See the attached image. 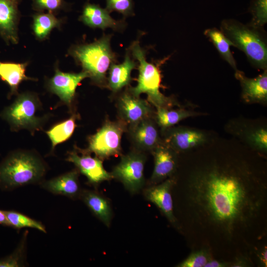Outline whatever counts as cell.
Masks as SVG:
<instances>
[{"instance_id": "obj_1", "label": "cell", "mask_w": 267, "mask_h": 267, "mask_svg": "<svg viewBox=\"0 0 267 267\" xmlns=\"http://www.w3.org/2000/svg\"><path fill=\"white\" fill-rule=\"evenodd\" d=\"M184 155L179 232L214 258L250 253L267 233L265 156L239 140L211 138Z\"/></svg>"}, {"instance_id": "obj_2", "label": "cell", "mask_w": 267, "mask_h": 267, "mask_svg": "<svg viewBox=\"0 0 267 267\" xmlns=\"http://www.w3.org/2000/svg\"><path fill=\"white\" fill-rule=\"evenodd\" d=\"M111 35H104L92 43L73 45L68 50V54L98 85L104 83L107 71L117 60V55L111 48Z\"/></svg>"}, {"instance_id": "obj_3", "label": "cell", "mask_w": 267, "mask_h": 267, "mask_svg": "<svg viewBox=\"0 0 267 267\" xmlns=\"http://www.w3.org/2000/svg\"><path fill=\"white\" fill-rule=\"evenodd\" d=\"M46 166L37 155L21 151L9 155L0 165V185L12 189L42 182Z\"/></svg>"}, {"instance_id": "obj_4", "label": "cell", "mask_w": 267, "mask_h": 267, "mask_svg": "<svg viewBox=\"0 0 267 267\" xmlns=\"http://www.w3.org/2000/svg\"><path fill=\"white\" fill-rule=\"evenodd\" d=\"M221 31L234 46L244 52L254 66L267 69V42L261 29L234 19H224L221 23Z\"/></svg>"}, {"instance_id": "obj_5", "label": "cell", "mask_w": 267, "mask_h": 267, "mask_svg": "<svg viewBox=\"0 0 267 267\" xmlns=\"http://www.w3.org/2000/svg\"><path fill=\"white\" fill-rule=\"evenodd\" d=\"M129 50L132 57L138 61L139 72L137 85L131 88L130 92L136 96L146 93L149 101L156 108H169L174 102L160 91L161 77L158 66L147 62L145 50L141 47L138 41H134Z\"/></svg>"}, {"instance_id": "obj_6", "label": "cell", "mask_w": 267, "mask_h": 267, "mask_svg": "<svg viewBox=\"0 0 267 267\" xmlns=\"http://www.w3.org/2000/svg\"><path fill=\"white\" fill-rule=\"evenodd\" d=\"M41 106L37 94L25 92L18 94L14 102L3 111L2 117L14 131L26 129L34 133L41 128L45 119V116L36 115Z\"/></svg>"}, {"instance_id": "obj_7", "label": "cell", "mask_w": 267, "mask_h": 267, "mask_svg": "<svg viewBox=\"0 0 267 267\" xmlns=\"http://www.w3.org/2000/svg\"><path fill=\"white\" fill-rule=\"evenodd\" d=\"M145 161V157L141 153H129L121 157L120 162L114 167L111 174L113 178L121 181L130 192L137 193L144 184Z\"/></svg>"}, {"instance_id": "obj_8", "label": "cell", "mask_w": 267, "mask_h": 267, "mask_svg": "<svg viewBox=\"0 0 267 267\" xmlns=\"http://www.w3.org/2000/svg\"><path fill=\"white\" fill-rule=\"evenodd\" d=\"M124 130L121 123L106 122L89 138L88 151L93 152L101 159L118 155Z\"/></svg>"}, {"instance_id": "obj_9", "label": "cell", "mask_w": 267, "mask_h": 267, "mask_svg": "<svg viewBox=\"0 0 267 267\" xmlns=\"http://www.w3.org/2000/svg\"><path fill=\"white\" fill-rule=\"evenodd\" d=\"M175 183L174 176L164 181L145 189V199L153 203L166 217L170 224L179 232L178 222L174 213L172 190Z\"/></svg>"}, {"instance_id": "obj_10", "label": "cell", "mask_w": 267, "mask_h": 267, "mask_svg": "<svg viewBox=\"0 0 267 267\" xmlns=\"http://www.w3.org/2000/svg\"><path fill=\"white\" fill-rule=\"evenodd\" d=\"M89 78L87 72L66 73L61 71L56 65L53 76L46 81V88L51 93L56 94L61 101L70 105L74 98L76 90L81 82Z\"/></svg>"}, {"instance_id": "obj_11", "label": "cell", "mask_w": 267, "mask_h": 267, "mask_svg": "<svg viewBox=\"0 0 267 267\" xmlns=\"http://www.w3.org/2000/svg\"><path fill=\"white\" fill-rule=\"evenodd\" d=\"M210 139L207 134L201 130L178 127L168 131L165 144L179 154L199 147Z\"/></svg>"}, {"instance_id": "obj_12", "label": "cell", "mask_w": 267, "mask_h": 267, "mask_svg": "<svg viewBox=\"0 0 267 267\" xmlns=\"http://www.w3.org/2000/svg\"><path fill=\"white\" fill-rule=\"evenodd\" d=\"M20 0H0V37L9 45L19 43Z\"/></svg>"}, {"instance_id": "obj_13", "label": "cell", "mask_w": 267, "mask_h": 267, "mask_svg": "<svg viewBox=\"0 0 267 267\" xmlns=\"http://www.w3.org/2000/svg\"><path fill=\"white\" fill-rule=\"evenodd\" d=\"M154 166L150 180V185L158 184L172 177L176 172L178 154L162 143L152 150Z\"/></svg>"}, {"instance_id": "obj_14", "label": "cell", "mask_w": 267, "mask_h": 267, "mask_svg": "<svg viewBox=\"0 0 267 267\" xmlns=\"http://www.w3.org/2000/svg\"><path fill=\"white\" fill-rule=\"evenodd\" d=\"M66 160L73 163L77 170L86 177L88 183L92 185L96 186L113 178L111 173L104 168L101 159L97 157H93L87 154L80 156L76 152L72 151L68 154Z\"/></svg>"}, {"instance_id": "obj_15", "label": "cell", "mask_w": 267, "mask_h": 267, "mask_svg": "<svg viewBox=\"0 0 267 267\" xmlns=\"http://www.w3.org/2000/svg\"><path fill=\"white\" fill-rule=\"evenodd\" d=\"M235 76L239 81L242 88L241 97L246 103H262L267 102V71L255 78H249L239 70Z\"/></svg>"}, {"instance_id": "obj_16", "label": "cell", "mask_w": 267, "mask_h": 267, "mask_svg": "<svg viewBox=\"0 0 267 267\" xmlns=\"http://www.w3.org/2000/svg\"><path fill=\"white\" fill-rule=\"evenodd\" d=\"M79 20L91 28L104 30L110 28L119 31L124 29L125 27L124 21L114 19L106 8L89 2L84 5Z\"/></svg>"}, {"instance_id": "obj_17", "label": "cell", "mask_w": 267, "mask_h": 267, "mask_svg": "<svg viewBox=\"0 0 267 267\" xmlns=\"http://www.w3.org/2000/svg\"><path fill=\"white\" fill-rule=\"evenodd\" d=\"M119 110L122 118L134 125L148 118L152 112L149 104L129 92L123 93L118 101Z\"/></svg>"}, {"instance_id": "obj_18", "label": "cell", "mask_w": 267, "mask_h": 267, "mask_svg": "<svg viewBox=\"0 0 267 267\" xmlns=\"http://www.w3.org/2000/svg\"><path fill=\"white\" fill-rule=\"evenodd\" d=\"M79 171L73 170L48 180L41 182V186L49 192L72 199L80 198L82 193Z\"/></svg>"}, {"instance_id": "obj_19", "label": "cell", "mask_w": 267, "mask_h": 267, "mask_svg": "<svg viewBox=\"0 0 267 267\" xmlns=\"http://www.w3.org/2000/svg\"><path fill=\"white\" fill-rule=\"evenodd\" d=\"M130 52L127 51L124 61L119 64L112 63L109 68L108 85L114 92L120 91L131 81V73L137 65Z\"/></svg>"}, {"instance_id": "obj_20", "label": "cell", "mask_w": 267, "mask_h": 267, "mask_svg": "<svg viewBox=\"0 0 267 267\" xmlns=\"http://www.w3.org/2000/svg\"><path fill=\"white\" fill-rule=\"evenodd\" d=\"M29 62L15 63L0 60V79L9 87L8 97L18 93L20 84L24 81H37V79L26 75V67Z\"/></svg>"}, {"instance_id": "obj_21", "label": "cell", "mask_w": 267, "mask_h": 267, "mask_svg": "<svg viewBox=\"0 0 267 267\" xmlns=\"http://www.w3.org/2000/svg\"><path fill=\"white\" fill-rule=\"evenodd\" d=\"M80 198L91 213L105 225L109 226L112 218V211L109 201L94 190H82Z\"/></svg>"}, {"instance_id": "obj_22", "label": "cell", "mask_w": 267, "mask_h": 267, "mask_svg": "<svg viewBox=\"0 0 267 267\" xmlns=\"http://www.w3.org/2000/svg\"><path fill=\"white\" fill-rule=\"evenodd\" d=\"M132 135L136 144L144 149L153 150L162 143L157 126L148 118L134 125Z\"/></svg>"}, {"instance_id": "obj_23", "label": "cell", "mask_w": 267, "mask_h": 267, "mask_svg": "<svg viewBox=\"0 0 267 267\" xmlns=\"http://www.w3.org/2000/svg\"><path fill=\"white\" fill-rule=\"evenodd\" d=\"M234 134L239 140L253 150L265 156L267 152V129L265 126H243Z\"/></svg>"}, {"instance_id": "obj_24", "label": "cell", "mask_w": 267, "mask_h": 267, "mask_svg": "<svg viewBox=\"0 0 267 267\" xmlns=\"http://www.w3.org/2000/svg\"><path fill=\"white\" fill-rule=\"evenodd\" d=\"M32 17L33 33L40 41L47 39L54 28L60 29L63 22L62 19L57 18L55 14L48 12H38Z\"/></svg>"}, {"instance_id": "obj_25", "label": "cell", "mask_w": 267, "mask_h": 267, "mask_svg": "<svg viewBox=\"0 0 267 267\" xmlns=\"http://www.w3.org/2000/svg\"><path fill=\"white\" fill-rule=\"evenodd\" d=\"M169 108L161 107L156 108V122L164 130L171 128L184 119L202 114L201 113L184 109L171 110Z\"/></svg>"}, {"instance_id": "obj_26", "label": "cell", "mask_w": 267, "mask_h": 267, "mask_svg": "<svg viewBox=\"0 0 267 267\" xmlns=\"http://www.w3.org/2000/svg\"><path fill=\"white\" fill-rule=\"evenodd\" d=\"M204 35L213 43L221 56L235 71H237L235 60L230 49V46L233 44L228 38L221 30L215 28L206 29Z\"/></svg>"}, {"instance_id": "obj_27", "label": "cell", "mask_w": 267, "mask_h": 267, "mask_svg": "<svg viewBox=\"0 0 267 267\" xmlns=\"http://www.w3.org/2000/svg\"><path fill=\"white\" fill-rule=\"evenodd\" d=\"M76 118H70L54 125L46 132L52 144V150L58 144L65 141L72 135L76 128Z\"/></svg>"}, {"instance_id": "obj_28", "label": "cell", "mask_w": 267, "mask_h": 267, "mask_svg": "<svg viewBox=\"0 0 267 267\" xmlns=\"http://www.w3.org/2000/svg\"><path fill=\"white\" fill-rule=\"evenodd\" d=\"M4 212L10 226H13L18 229L23 227L34 228L44 233H46V229L44 226L39 221H36L17 212L4 211Z\"/></svg>"}, {"instance_id": "obj_29", "label": "cell", "mask_w": 267, "mask_h": 267, "mask_svg": "<svg viewBox=\"0 0 267 267\" xmlns=\"http://www.w3.org/2000/svg\"><path fill=\"white\" fill-rule=\"evenodd\" d=\"M214 258L211 251L206 248H201L191 251L189 255L178 263V267H205L206 264Z\"/></svg>"}, {"instance_id": "obj_30", "label": "cell", "mask_w": 267, "mask_h": 267, "mask_svg": "<svg viewBox=\"0 0 267 267\" xmlns=\"http://www.w3.org/2000/svg\"><path fill=\"white\" fill-rule=\"evenodd\" d=\"M249 11L252 18L249 25L262 30L267 22V0H253Z\"/></svg>"}, {"instance_id": "obj_31", "label": "cell", "mask_w": 267, "mask_h": 267, "mask_svg": "<svg viewBox=\"0 0 267 267\" xmlns=\"http://www.w3.org/2000/svg\"><path fill=\"white\" fill-rule=\"evenodd\" d=\"M27 231H25L18 246L9 257L0 261V267H23L25 265Z\"/></svg>"}, {"instance_id": "obj_32", "label": "cell", "mask_w": 267, "mask_h": 267, "mask_svg": "<svg viewBox=\"0 0 267 267\" xmlns=\"http://www.w3.org/2000/svg\"><path fill=\"white\" fill-rule=\"evenodd\" d=\"M32 6L33 9L37 12L46 10L53 14L69 7L64 0H33Z\"/></svg>"}, {"instance_id": "obj_33", "label": "cell", "mask_w": 267, "mask_h": 267, "mask_svg": "<svg viewBox=\"0 0 267 267\" xmlns=\"http://www.w3.org/2000/svg\"><path fill=\"white\" fill-rule=\"evenodd\" d=\"M106 9L109 12L117 11L124 17L133 15L134 12L133 0H106Z\"/></svg>"}, {"instance_id": "obj_34", "label": "cell", "mask_w": 267, "mask_h": 267, "mask_svg": "<svg viewBox=\"0 0 267 267\" xmlns=\"http://www.w3.org/2000/svg\"><path fill=\"white\" fill-rule=\"evenodd\" d=\"M255 265L259 267H267V246L265 240L255 246L251 252Z\"/></svg>"}, {"instance_id": "obj_35", "label": "cell", "mask_w": 267, "mask_h": 267, "mask_svg": "<svg viewBox=\"0 0 267 267\" xmlns=\"http://www.w3.org/2000/svg\"><path fill=\"white\" fill-rule=\"evenodd\" d=\"M229 261V267H251L255 266L251 255L248 252L238 253Z\"/></svg>"}, {"instance_id": "obj_36", "label": "cell", "mask_w": 267, "mask_h": 267, "mask_svg": "<svg viewBox=\"0 0 267 267\" xmlns=\"http://www.w3.org/2000/svg\"><path fill=\"white\" fill-rule=\"evenodd\" d=\"M230 261L213 258L205 266V267H229Z\"/></svg>"}, {"instance_id": "obj_37", "label": "cell", "mask_w": 267, "mask_h": 267, "mask_svg": "<svg viewBox=\"0 0 267 267\" xmlns=\"http://www.w3.org/2000/svg\"><path fill=\"white\" fill-rule=\"evenodd\" d=\"M0 223L4 225L10 226L4 211L0 210Z\"/></svg>"}]
</instances>
